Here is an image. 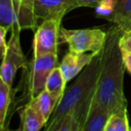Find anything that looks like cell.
I'll use <instances>...</instances> for the list:
<instances>
[{
	"mask_svg": "<svg viewBox=\"0 0 131 131\" xmlns=\"http://www.w3.org/2000/svg\"><path fill=\"white\" fill-rule=\"evenodd\" d=\"M119 29L113 26L108 31L105 45L102 50L101 68L93 100L110 113L127 110L124 93L125 65L119 47Z\"/></svg>",
	"mask_w": 131,
	"mask_h": 131,
	"instance_id": "obj_1",
	"label": "cell"
},
{
	"mask_svg": "<svg viewBox=\"0 0 131 131\" xmlns=\"http://www.w3.org/2000/svg\"><path fill=\"white\" fill-rule=\"evenodd\" d=\"M102 52L93 58L69 87L66 88L63 97L45 127L46 131H54L59 121L95 91L101 68Z\"/></svg>",
	"mask_w": 131,
	"mask_h": 131,
	"instance_id": "obj_2",
	"label": "cell"
},
{
	"mask_svg": "<svg viewBox=\"0 0 131 131\" xmlns=\"http://www.w3.org/2000/svg\"><path fill=\"white\" fill-rule=\"evenodd\" d=\"M38 21L33 0H0V25L10 32L25 29L35 31Z\"/></svg>",
	"mask_w": 131,
	"mask_h": 131,
	"instance_id": "obj_3",
	"label": "cell"
},
{
	"mask_svg": "<svg viewBox=\"0 0 131 131\" xmlns=\"http://www.w3.org/2000/svg\"><path fill=\"white\" fill-rule=\"evenodd\" d=\"M108 31L100 28L86 29H67L61 27L59 32L60 43H66L68 50L77 53H93L98 55L102 52Z\"/></svg>",
	"mask_w": 131,
	"mask_h": 131,
	"instance_id": "obj_4",
	"label": "cell"
},
{
	"mask_svg": "<svg viewBox=\"0 0 131 131\" xmlns=\"http://www.w3.org/2000/svg\"><path fill=\"white\" fill-rule=\"evenodd\" d=\"M20 33L18 31H11V35L8 40L7 51L4 58H2L1 63L0 79L10 87L13 86L14 79L18 69H26L29 66V63L23 52L20 42Z\"/></svg>",
	"mask_w": 131,
	"mask_h": 131,
	"instance_id": "obj_5",
	"label": "cell"
},
{
	"mask_svg": "<svg viewBox=\"0 0 131 131\" xmlns=\"http://www.w3.org/2000/svg\"><path fill=\"white\" fill-rule=\"evenodd\" d=\"M58 54H49L39 58H33L28 66V96L29 100L36 97L45 90V85L49 75L58 66Z\"/></svg>",
	"mask_w": 131,
	"mask_h": 131,
	"instance_id": "obj_6",
	"label": "cell"
},
{
	"mask_svg": "<svg viewBox=\"0 0 131 131\" xmlns=\"http://www.w3.org/2000/svg\"><path fill=\"white\" fill-rule=\"evenodd\" d=\"M61 21L49 19L42 21L37 27L33 39V58L49 54H58Z\"/></svg>",
	"mask_w": 131,
	"mask_h": 131,
	"instance_id": "obj_7",
	"label": "cell"
},
{
	"mask_svg": "<svg viewBox=\"0 0 131 131\" xmlns=\"http://www.w3.org/2000/svg\"><path fill=\"white\" fill-rule=\"evenodd\" d=\"M34 13L38 20L61 21L67 14L78 8L77 0H33Z\"/></svg>",
	"mask_w": 131,
	"mask_h": 131,
	"instance_id": "obj_8",
	"label": "cell"
},
{
	"mask_svg": "<svg viewBox=\"0 0 131 131\" xmlns=\"http://www.w3.org/2000/svg\"><path fill=\"white\" fill-rule=\"evenodd\" d=\"M96 56L93 53H77L68 51L63 58L59 68L67 82L77 77L83 71Z\"/></svg>",
	"mask_w": 131,
	"mask_h": 131,
	"instance_id": "obj_9",
	"label": "cell"
},
{
	"mask_svg": "<svg viewBox=\"0 0 131 131\" xmlns=\"http://www.w3.org/2000/svg\"><path fill=\"white\" fill-rule=\"evenodd\" d=\"M48 120L31 100L28 101L21 111V129L23 131H39L46 127Z\"/></svg>",
	"mask_w": 131,
	"mask_h": 131,
	"instance_id": "obj_10",
	"label": "cell"
},
{
	"mask_svg": "<svg viewBox=\"0 0 131 131\" xmlns=\"http://www.w3.org/2000/svg\"><path fill=\"white\" fill-rule=\"evenodd\" d=\"M107 21L121 32L131 29V0H113V9Z\"/></svg>",
	"mask_w": 131,
	"mask_h": 131,
	"instance_id": "obj_11",
	"label": "cell"
},
{
	"mask_svg": "<svg viewBox=\"0 0 131 131\" xmlns=\"http://www.w3.org/2000/svg\"><path fill=\"white\" fill-rule=\"evenodd\" d=\"M110 115L105 108L93 100L83 131H104Z\"/></svg>",
	"mask_w": 131,
	"mask_h": 131,
	"instance_id": "obj_12",
	"label": "cell"
},
{
	"mask_svg": "<svg viewBox=\"0 0 131 131\" xmlns=\"http://www.w3.org/2000/svg\"><path fill=\"white\" fill-rule=\"evenodd\" d=\"M67 83L68 82L66 81L59 66H57L49 75L47 82H46L45 90H47L54 98H56L59 103L65 93Z\"/></svg>",
	"mask_w": 131,
	"mask_h": 131,
	"instance_id": "obj_13",
	"label": "cell"
},
{
	"mask_svg": "<svg viewBox=\"0 0 131 131\" xmlns=\"http://www.w3.org/2000/svg\"><path fill=\"white\" fill-rule=\"evenodd\" d=\"M12 102V87L0 79V129L7 128V118Z\"/></svg>",
	"mask_w": 131,
	"mask_h": 131,
	"instance_id": "obj_14",
	"label": "cell"
},
{
	"mask_svg": "<svg viewBox=\"0 0 131 131\" xmlns=\"http://www.w3.org/2000/svg\"><path fill=\"white\" fill-rule=\"evenodd\" d=\"M31 100L34 102L37 108L42 113V115L49 121V118L53 114L55 109L58 104V100L54 98L47 90H43L36 97L31 99Z\"/></svg>",
	"mask_w": 131,
	"mask_h": 131,
	"instance_id": "obj_15",
	"label": "cell"
},
{
	"mask_svg": "<svg viewBox=\"0 0 131 131\" xmlns=\"http://www.w3.org/2000/svg\"><path fill=\"white\" fill-rule=\"evenodd\" d=\"M127 111L111 113L106 123L104 131H128L130 130Z\"/></svg>",
	"mask_w": 131,
	"mask_h": 131,
	"instance_id": "obj_16",
	"label": "cell"
},
{
	"mask_svg": "<svg viewBox=\"0 0 131 131\" xmlns=\"http://www.w3.org/2000/svg\"><path fill=\"white\" fill-rule=\"evenodd\" d=\"M118 43L122 51L131 53V29L121 33Z\"/></svg>",
	"mask_w": 131,
	"mask_h": 131,
	"instance_id": "obj_17",
	"label": "cell"
},
{
	"mask_svg": "<svg viewBox=\"0 0 131 131\" xmlns=\"http://www.w3.org/2000/svg\"><path fill=\"white\" fill-rule=\"evenodd\" d=\"M7 31L8 30L6 28L0 25V54H1V59L4 58L6 51H7L8 41L6 40Z\"/></svg>",
	"mask_w": 131,
	"mask_h": 131,
	"instance_id": "obj_18",
	"label": "cell"
},
{
	"mask_svg": "<svg viewBox=\"0 0 131 131\" xmlns=\"http://www.w3.org/2000/svg\"><path fill=\"white\" fill-rule=\"evenodd\" d=\"M102 0H77L78 7H96Z\"/></svg>",
	"mask_w": 131,
	"mask_h": 131,
	"instance_id": "obj_19",
	"label": "cell"
},
{
	"mask_svg": "<svg viewBox=\"0 0 131 131\" xmlns=\"http://www.w3.org/2000/svg\"><path fill=\"white\" fill-rule=\"evenodd\" d=\"M122 58H123V62L126 69L131 74V53L122 51Z\"/></svg>",
	"mask_w": 131,
	"mask_h": 131,
	"instance_id": "obj_20",
	"label": "cell"
}]
</instances>
